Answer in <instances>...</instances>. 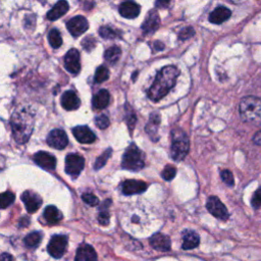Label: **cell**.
I'll list each match as a JSON object with an SVG mask.
<instances>
[{"mask_svg": "<svg viewBox=\"0 0 261 261\" xmlns=\"http://www.w3.org/2000/svg\"><path fill=\"white\" fill-rule=\"evenodd\" d=\"M85 166V159L77 153H70L66 158V172L72 177H77Z\"/></svg>", "mask_w": 261, "mask_h": 261, "instance_id": "cell-6", "label": "cell"}, {"mask_svg": "<svg viewBox=\"0 0 261 261\" xmlns=\"http://www.w3.org/2000/svg\"><path fill=\"white\" fill-rule=\"evenodd\" d=\"M199 242H200V238L199 236H198V234L192 231H188V232H185V234L183 235L182 247L184 250H192L198 247Z\"/></svg>", "mask_w": 261, "mask_h": 261, "instance_id": "cell-24", "label": "cell"}, {"mask_svg": "<svg viewBox=\"0 0 261 261\" xmlns=\"http://www.w3.org/2000/svg\"><path fill=\"white\" fill-rule=\"evenodd\" d=\"M253 142H254V144L261 146V131H259L258 133L255 134L254 138H253Z\"/></svg>", "mask_w": 261, "mask_h": 261, "instance_id": "cell-43", "label": "cell"}, {"mask_svg": "<svg viewBox=\"0 0 261 261\" xmlns=\"http://www.w3.org/2000/svg\"><path fill=\"white\" fill-rule=\"evenodd\" d=\"M15 194L12 192H4L1 194V208L4 209V208L8 207L9 205H12L15 201Z\"/></svg>", "mask_w": 261, "mask_h": 261, "instance_id": "cell-33", "label": "cell"}, {"mask_svg": "<svg viewBox=\"0 0 261 261\" xmlns=\"http://www.w3.org/2000/svg\"><path fill=\"white\" fill-rule=\"evenodd\" d=\"M144 165H145V156L143 152L135 144H131L122 156V169L137 172L142 170L144 168Z\"/></svg>", "mask_w": 261, "mask_h": 261, "instance_id": "cell-4", "label": "cell"}, {"mask_svg": "<svg viewBox=\"0 0 261 261\" xmlns=\"http://www.w3.org/2000/svg\"><path fill=\"white\" fill-rule=\"evenodd\" d=\"M82 46L84 47L85 50L91 51L92 49H94V48H95V46H96V40H95V38H93L91 36L86 37L84 40H83Z\"/></svg>", "mask_w": 261, "mask_h": 261, "instance_id": "cell-37", "label": "cell"}, {"mask_svg": "<svg viewBox=\"0 0 261 261\" xmlns=\"http://www.w3.org/2000/svg\"><path fill=\"white\" fill-rule=\"evenodd\" d=\"M109 78V70L106 67L101 66L96 70V74L95 77H94V80H95L96 83L100 84V83H103L107 81Z\"/></svg>", "mask_w": 261, "mask_h": 261, "instance_id": "cell-29", "label": "cell"}, {"mask_svg": "<svg viewBox=\"0 0 261 261\" xmlns=\"http://www.w3.org/2000/svg\"><path fill=\"white\" fill-rule=\"evenodd\" d=\"M75 261H97V254L92 246L83 245L78 249Z\"/></svg>", "mask_w": 261, "mask_h": 261, "instance_id": "cell-20", "label": "cell"}, {"mask_svg": "<svg viewBox=\"0 0 261 261\" xmlns=\"http://www.w3.org/2000/svg\"><path fill=\"white\" fill-rule=\"evenodd\" d=\"M251 204L254 208L261 207V188H259V189L254 192L251 199Z\"/></svg>", "mask_w": 261, "mask_h": 261, "instance_id": "cell-40", "label": "cell"}, {"mask_svg": "<svg viewBox=\"0 0 261 261\" xmlns=\"http://www.w3.org/2000/svg\"><path fill=\"white\" fill-rule=\"evenodd\" d=\"M68 30L74 37H79L83 33H85L89 28L88 20L82 16H78L70 18L68 22Z\"/></svg>", "mask_w": 261, "mask_h": 261, "instance_id": "cell-10", "label": "cell"}, {"mask_svg": "<svg viewBox=\"0 0 261 261\" xmlns=\"http://www.w3.org/2000/svg\"><path fill=\"white\" fill-rule=\"evenodd\" d=\"M69 10V3L67 1H59L57 2L49 13L47 14V18L49 20H56L57 18L61 17L66 15Z\"/></svg>", "mask_w": 261, "mask_h": 261, "instance_id": "cell-25", "label": "cell"}, {"mask_svg": "<svg viewBox=\"0 0 261 261\" xmlns=\"http://www.w3.org/2000/svg\"><path fill=\"white\" fill-rule=\"evenodd\" d=\"M150 244L153 248L159 251H169L171 249V241L169 237L162 234H155L150 239Z\"/></svg>", "mask_w": 261, "mask_h": 261, "instance_id": "cell-22", "label": "cell"}, {"mask_svg": "<svg viewBox=\"0 0 261 261\" xmlns=\"http://www.w3.org/2000/svg\"><path fill=\"white\" fill-rule=\"evenodd\" d=\"M10 126L16 142L18 144L27 143L34 130L33 114L26 109L16 111L10 120Z\"/></svg>", "mask_w": 261, "mask_h": 261, "instance_id": "cell-2", "label": "cell"}, {"mask_svg": "<svg viewBox=\"0 0 261 261\" xmlns=\"http://www.w3.org/2000/svg\"><path fill=\"white\" fill-rule=\"evenodd\" d=\"M239 111L244 122L261 123V98L255 96L244 97L240 102Z\"/></svg>", "mask_w": 261, "mask_h": 261, "instance_id": "cell-3", "label": "cell"}, {"mask_svg": "<svg viewBox=\"0 0 261 261\" xmlns=\"http://www.w3.org/2000/svg\"><path fill=\"white\" fill-rule=\"evenodd\" d=\"M95 122H96V126L99 129L104 130L109 126V119L105 116V114H101V116H99L95 119Z\"/></svg>", "mask_w": 261, "mask_h": 261, "instance_id": "cell-36", "label": "cell"}, {"mask_svg": "<svg viewBox=\"0 0 261 261\" xmlns=\"http://www.w3.org/2000/svg\"><path fill=\"white\" fill-rule=\"evenodd\" d=\"M99 34L104 39H114L119 37V33L116 30H113L109 27H101L99 30Z\"/></svg>", "mask_w": 261, "mask_h": 261, "instance_id": "cell-32", "label": "cell"}, {"mask_svg": "<svg viewBox=\"0 0 261 261\" xmlns=\"http://www.w3.org/2000/svg\"><path fill=\"white\" fill-rule=\"evenodd\" d=\"M189 151V140L184 132L175 131L173 133L172 144V157L175 161L183 160Z\"/></svg>", "mask_w": 261, "mask_h": 261, "instance_id": "cell-5", "label": "cell"}, {"mask_svg": "<svg viewBox=\"0 0 261 261\" xmlns=\"http://www.w3.org/2000/svg\"><path fill=\"white\" fill-rule=\"evenodd\" d=\"M98 222L102 226H107L109 224V213L106 209L101 208V212L98 215Z\"/></svg>", "mask_w": 261, "mask_h": 261, "instance_id": "cell-39", "label": "cell"}, {"mask_svg": "<svg viewBox=\"0 0 261 261\" xmlns=\"http://www.w3.org/2000/svg\"><path fill=\"white\" fill-rule=\"evenodd\" d=\"M146 189H147V185L142 181L127 180V181H124L122 185V191L124 195L140 194L146 191Z\"/></svg>", "mask_w": 261, "mask_h": 261, "instance_id": "cell-14", "label": "cell"}, {"mask_svg": "<svg viewBox=\"0 0 261 261\" xmlns=\"http://www.w3.org/2000/svg\"><path fill=\"white\" fill-rule=\"evenodd\" d=\"M48 40H49L50 45L55 49L59 48L62 44L61 35L59 33V31L56 29H53V30L50 31L49 34H48Z\"/></svg>", "mask_w": 261, "mask_h": 261, "instance_id": "cell-28", "label": "cell"}, {"mask_svg": "<svg viewBox=\"0 0 261 261\" xmlns=\"http://www.w3.org/2000/svg\"><path fill=\"white\" fill-rule=\"evenodd\" d=\"M34 160L39 166L47 171H53L56 166V158L52 154L45 151L37 152L34 155Z\"/></svg>", "mask_w": 261, "mask_h": 261, "instance_id": "cell-12", "label": "cell"}, {"mask_svg": "<svg viewBox=\"0 0 261 261\" xmlns=\"http://www.w3.org/2000/svg\"><path fill=\"white\" fill-rule=\"evenodd\" d=\"M81 101L74 91H67L61 96V105L67 110L78 109Z\"/></svg>", "mask_w": 261, "mask_h": 261, "instance_id": "cell-17", "label": "cell"}, {"mask_svg": "<svg viewBox=\"0 0 261 261\" xmlns=\"http://www.w3.org/2000/svg\"><path fill=\"white\" fill-rule=\"evenodd\" d=\"M164 48V44L159 42V41H156V42L154 43V49L156 50H162Z\"/></svg>", "mask_w": 261, "mask_h": 261, "instance_id": "cell-44", "label": "cell"}, {"mask_svg": "<svg viewBox=\"0 0 261 261\" xmlns=\"http://www.w3.org/2000/svg\"><path fill=\"white\" fill-rule=\"evenodd\" d=\"M122 54V50L118 46H112L108 48L105 53H104V57L109 62V64H116V62L120 59Z\"/></svg>", "mask_w": 261, "mask_h": 261, "instance_id": "cell-27", "label": "cell"}, {"mask_svg": "<svg viewBox=\"0 0 261 261\" xmlns=\"http://www.w3.org/2000/svg\"><path fill=\"white\" fill-rule=\"evenodd\" d=\"M221 176L225 184H226L228 187H233L235 185L234 175L228 170H224L221 172Z\"/></svg>", "mask_w": 261, "mask_h": 261, "instance_id": "cell-35", "label": "cell"}, {"mask_svg": "<svg viewBox=\"0 0 261 261\" xmlns=\"http://www.w3.org/2000/svg\"><path fill=\"white\" fill-rule=\"evenodd\" d=\"M179 75L180 70L174 66H168L161 69L148 91L149 99L153 102H157L168 95V93L175 85Z\"/></svg>", "mask_w": 261, "mask_h": 261, "instance_id": "cell-1", "label": "cell"}, {"mask_svg": "<svg viewBox=\"0 0 261 261\" xmlns=\"http://www.w3.org/2000/svg\"><path fill=\"white\" fill-rule=\"evenodd\" d=\"M194 34H195V32H194V30L192 28H185L180 32L179 38L181 40H187V39L193 37Z\"/></svg>", "mask_w": 261, "mask_h": 261, "instance_id": "cell-41", "label": "cell"}, {"mask_svg": "<svg viewBox=\"0 0 261 261\" xmlns=\"http://www.w3.org/2000/svg\"><path fill=\"white\" fill-rule=\"evenodd\" d=\"M1 261H13V258H12V256H10L9 254L3 253L1 255Z\"/></svg>", "mask_w": 261, "mask_h": 261, "instance_id": "cell-45", "label": "cell"}, {"mask_svg": "<svg viewBox=\"0 0 261 261\" xmlns=\"http://www.w3.org/2000/svg\"><path fill=\"white\" fill-rule=\"evenodd\" d=\"M41 241V235L37 232L31 233L25 238V243L28 247H37Z\"/></svg>", "mask_w": 261, "mask_h": 261, "instance_id": "cell-30", "label": "cell"}, {"mask_svg": "<svg viewBox=\"0 0 261 261\" xmlns=\"http://www.w3.org/2000/svg\"><path fill=\"white\" fill-rule=\"evenodd\" d=\"M111 152H112V150L110 148L107 149L105 152H103V154L100 156V157H98L96 159L95 164H94V169H95L97 171V170H100L101 168H103V166L106 164L108 158L110 157Z\"/></svg>", "mask_w": 261, "mask_h": 261, "instance_id": "cell-31", "label": "cell"}, {"mask_svg": "<svg viewBox=\"0 0 261 261\" xmlns=\"http://www.w3.org/2000/svg\"><path fill=\"white\" fill-rule=\"evenodd\" d=\"M159 24H160V20H159V16L157 12L151 10V12L148 14L147 17H146L144 20V23L142 25V30L144 31L145 34H152L159 28Z\"/></svg>", "mask_w": 261, "mask_h": 261, "instance_id": "cell-16", "label": "cell"}, {"mask_svg": "<svg viewBox=\"0 0 261 261\" xmlns=\"http://www.w3.org/2000/svg\"><path fill=\"white\" fill-rule=\"evenodd\" d=\"M22 200L26 205L28 212L30 213L36 212L40 208L41 204H42V199L32 191H26L22 195Z\"/></svg>", "mask_w": 261, "mask_h": 261, "instance_id": "cell-13", "label": "cell"}, {"mask_svg": "<svg viewBox=\"0 0 261 261\" xmlns=\"http://www.w3.org/2000/svg\"><path fill=\"white\" fill-rule=\"evenodd\" d=\"M82 199L85 203H87V204H89L91 206H97L99 204V199L92 193L83 194L82 195Z\"/></svg>", "mask_w": 261, "mask_h": 261, "instance_id": "cell-34", "label": "cell"}, {"mask_svg": "<svg viewBox=\"0 0 261 261\" xmlns=\"http://www.w3.org/2000/svg\"><path fill=\"white\" fill-rule=\"evenodd\" d=\"M206 207L208 211H209L213 216H215L218 219H222V221H226L229 216L226 207L215 196H211L208 198Z\"/></svg>", "mask_w": 261, "mask_h": 261, "instance_id": "cell-7", "label": "cell"}, {"mask_svg": "<svg viewBox=\"0 0 261 261\" xmlns=\"http://www.w3.org/2000/svg\"><path fill=\"white\" fill-rule=\"evenodd\" d=\"M68 246V238L66 236H54L48 244V252L54 258H60L65 254Z\"/></svg>", "mask_w": 261, "mask_h": 261, "instance_id": "cell-8", "label": "cell"}, {"mask_svg": "<svg viewBox=\"0 0 261 261\" xmlns=\"http://www.w3.org/2000/svg\"><path fill=\"white\" fill-rule=\"evenodd\" d=\"M120 14L126 18H135L137 17L140 14V6L133 1H126L122 2L120 5Z\"/></svg>", "mask_w": 261, "mask_h": 261, "instance_id": "cell-19", "label": "cell"}, {"mask_svg": "<svg viewBox=\"0 0 261 261\" xmlns=\"http://www.w3.org/2000/svg\"><path fill=\"white\" fill-rule=\"evenodd\" d=\"M175 174H176V170L174 168V166H166L162 172V177L166 181H172L175 176Z\"/></svg>", "mask_w": 261, "mask_h": 261, "instance_id": "cell-38", "label": "cell"}, {"mask_svg": "<svg viewBox=\"0 0 261 261\" xmlns=\"http://www.w3.org/2000/svg\"><path fill=\"white\" fill-rule=\"evenodd\" d=\"M66 69L72 75H78L81 70L80 53L75 48L70 49L65 56Z\"/></svg>", "mask_w": 261, "mask_h": 261, "instance_id": "cell-11", "label": "cell"}, {"mask_svg": "<svg viewBox=\"0 0 261 261\" xmlns=\"http://www.w3.org/2000/svg\"><path fill=\"white\" fill-rule=\"evenodd\" d=\"M110 101L109 92L105 89H101L97 94H95L92 100L94 109H103L108 106Z\"/></svg>", "mask_w": 261, "mask_h": 261, "instance_id": "cell-21", "label": "cell"}, {"mask_svg": "<svg viewBox=\"0 0 261 261\" xmlns=\"http://www.w3.org/2000/svg\"><path fill=\"white\" fill-rule=\"evenodd\" d=\"M72 134L76 139L82 144H91L95 142L96 136L88 127L86 126H79L72 129Z\"/></svg>", "mask_w": 261, "mask_h": 261, "instance_id": "cell-15", "label": "cell"}, {"mask_svg": "<svg viewBox=\"0 0 261 261\" xmlns=\"http://www.w3.org/2000/svg\"><path fill=\"white\" fill-rule=\"evenodd\" d=\"M169 2H156V6H158V5H168Z\"/></svg>", "mask_w": 261, "mask_h": 261, "instance_id": "cell-46", "label": "cell"}, {"mask_svg": "<svg viewBox=\"0 0 261 261\" xmlns=\"http://www.w3.org/2000/svg\"><path fill=\"white\" fill-rule=\"evenodd\" d=\"M47 143L52 148L62 150L68 146L69 139H68L67 134L64 131L55 129L53 131H51L50 134L48 135Z\"/></svg>", "mask_w": 261, "mask_h": 261, "instance_id": "cell-9", "label": "cell"}, {"mask_svg": "<svg viewBox=\"0 0 261 261\" xmlns=\"http://www.w3.org/2000/svg\"><path fill=\"white\" fill-rule=\"evenodd\" d=\"M160 123V117L159 113L154 112L151 114L149 122L146 127V132L148 133V135L152 138L153 141H157L158 140V136H157V129Z\"/></svg>", "mask_w": 261, "mask_h": 261, "instance_id": "cell-23", "label": "cell"}, {"mask_svg": "<svg viewBox=\"0 0 261 261\" xmlns=\"http://www.w3.org/2000/svg\"><path fill=\"white\" fill-rule=\"evenodd\" d=\"M44 217L47 223L51 225H55L61 221L62 214L55 206H48L44 210Z\"/></svg>", "mask_w": 261, "mask_h": 261, "instance_id": "cell-26", "label": "cell"}, {"mask_svg": "<svg viewBox=\"0 0 261 261\" xmlns=\"http://www.w3.org/2000/svg\"><path fill=\"white\" fill-rule=\"evenodd\" d=\"M128 126L130 128V130H133L134 127H135V123H136V116H135V113L133 112H129L128 113Z\"/></svg>", "mask_w": 261, "mask_h": 261, "instance_id": "cell-42", "label": "cell"}, {"mask_svg": "<svg viewBox=\"0 0 261 261\" xmlns=\"http://www.w3.org/2000/svg\"><path fill=\"white\" fill-rule=\"evenodd\" d=\"M232 12L226 6H218L209 16V22L215 25H221L231 17Z\"/></svg>", "mask_w": 261, "mask_h": 261, "instance_id": "cell-18", "label": "cell"}]
</instances>
